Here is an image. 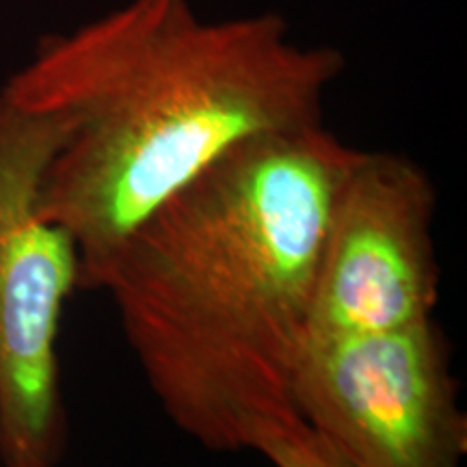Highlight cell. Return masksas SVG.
<instances>
[{"instance_id":"cell-5","label":"cell","mask_w":467,"mask_h":467,"mask_svg":"<svg viewBox=\"0 0 467 467\" xmlns=\"http://www.w3.org/2000/svg\"><path fill=\"white\" fill-rule=\"evenodd\" d=\"M435 202V186L418 162L359 150L327 221L307 340L433 318L440 301Z\"/></svg>"},{"instance_id":"cell-3","label":"cell","mask_w":467,"mask_h":467,"mask_svg":"<svg viewBox=\"0 0 467 467\" xmlns=\"http://www.w3.org/2000/svg\"><path fill=\"white\" fill-rule=\"evenodd\" d=\"M67 132L0 89V467H57L66 446L58 331L80 255L44 213V182Z\"/></svg>"},{"instance_id":"cell-1","label":"cell","mask_w":467,"mask_h":467,"mask_svg":"<svg viewBox=\"0 0 467 467\" xmlns=\"http://www.w3.org/2000/svg\"><path fill=\"white\" fill-rule=\"evenodd\" d=\"M358 154L323 124L247 139L93 277L167 416L208 451H243L258 420L295 413L327 221Z\"/></svg>"},{"instance_id":"cell-4","label":"cell","mask_w":467,"mask_h":467,"mask_svg":"<svg viewBox=\"0 0 467 467\" xmlns=\"http://www.w3.org/2000/svg\"><path fill=\"white\" fill-rule=\"evenodd\" d=\"M292 409L353 467H461L467 416L435 318L303 347Z\"/></svg>"},{"instance_id":"cell-6","label":"cell","mask_w":467,"mask_h":467,"mask_svg":"<svg viewBox=\"0 0 467 467\" xmlns=\"http://www.w3.org/2000/svg\"><path fill=\"white\" fill-rule=\"evenodd\" d=\"M244 448L273 467H353L296 413L258 420L244 435Z\"/></svg>"},{"instance_id":"cell-2","label":"cell","mask_w":467,"mask_h":467,"mask_svg":"<svg viewBox=\"0 0 467 467\" xmlns=\"http://www.w3.org/2000/svg\"><path fill=\"white\" fill-rule=\"evenodd\" d=\"M342 69V52L296 44L282 16L210 22L191 0H128L42 39L3 91L69 126L46 173L44 213L78 247L80 288L225 151L323 124Z\"/></svg>"}]
</instances>
